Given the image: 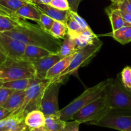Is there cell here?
Masks as SVG:
<instances>
[{
	"label": "cell",
	"mask_w": 131,
	"mask_h": 131,
	"mask_svg": "<svg viewBox=\"0 0 131 131\" xmlns=\"http://www.w3.org/2000/svg\"><path fill=\"white\" fill-rule=\"evenodd\" d=\"M3 33L23 42L26 46L33 45L44 47L54 54L58 53L63 42L61 39L52 37L40 26L27 21L12 30Z\"/></svg>",
	"instance_id": "1"
},
{
	"label": "cell",
	"mask_w": 131,
	"mask_h": 131,
	"mask_svg": "<svg viewBox=\"0 0 131 131\" xmlns=\"http://www.w3.org/2000/svg\"><path fill=\"white\" fill-rule=\"evenodd\" d=\"M108 81L109 79H106L86 89L81 95L72 101L67 106L60 110L57 113L64 121L72 120L74 115L79 110L103 94Z\"/></svg>",
	"instance_id": "2"
},
{
	"label": "cell",
	"mask_w": 131,
	"mask_h": 131,
	"mask_svg": "<svg viewBox=\"0 0 131 131\" xmlns=\"http://www.w3.org/2000/svg\"><path fill=\"white\" fill-rule=\"evenodd\" d=\"M26 78H35V70L32 62L23 59L7 58L0 65L1 83Z\"/></svg>",
	"instance_id": "3"
},
{
	"label": "cell",
	"mask_w": 131,
	"mask_h": 131,
	"mask_svg": "<svg viewBox=\"0 0 131 131\" xmlns=\"http://www.w3.org/2000/svg\"><path fill=\"white\" fill-rule=\"evenodd\" d=\"M105 94L112 110L131 111V90L124 85L120 75L109 79Z\"/></svg>",
	"instance_id": "4"
},
{
	"label": "cell",
	"mask_w": 131,
	"mask_h": 131,
	"mask_svg": "<svg viewBox=\"0 0 131 131\" xmlns=\"http://www.w3.org/2000/svg\"><path fill=\"white\" fill-rule=\"evenodd\" d=\"M102 46V42L99 40V39H97L92 44L78 50L69 67L57 78L53 80H50L51 82H58L62 83L66 78L70 76L71 74L76 72L79 68L89 63L91 60L99 52Z\"/></svg>",
	"instance_id": "5"
},
{
	"label": "cell",
	"mask_w": 131,
	"mask_h": 131,
	"mask_svg": "<svg viewBox=\"0 0 131 131\" xmlns=\"http://www.w3.org/2000/svg\"><path fill=\"white\" fill-rule=\"evenodd\" d=\"M111 110L104 90L103 94L76 113L72 120L81 124L87 123L92 125L93 122L99 121L106 116Z\"/></svg>",
	"instance_id": "6"
},
{
	"label": "cell",
	"mask_w": 131,
	"mask_h": 131,
	"mask_svg": "<svg viewBox=\"0 0 131 131\" xmlns=\"http://www.w3.org/2000/svg\"><path fill=\"white\" fill-rule=\"evenodd\" d=\"M50 80L35 79L31 85L26 90V96L24 102L17 113H20L25 116L33 110H41L42 98L45 90L49 84Z\"/></svg>",
	"instance_id": "7"
},
{
	"label": "cell",
	"mask_w": 131,
	"mask_h": 131,
	"mask_svg": "<svg viewBox=\"0 0 131 131\" xmlns=\"http://www.w3.org/2000/svg\"><path fill=\"white\" fill-rule=\"evenodd\" d=\"M92 125L120 131H131V111L111 109L106 116Z\"/></svg>",
	"instance_id": "8"
},
{
	"label": "cell",
	"mask_w": 131,
	"mask_h": 131,
	"mask_svg": "<svg viewBox=\"0 0 131 131\" xmlns=\"http://www.w3.org/2000/svg\"><path fill=\"white\" fill-rule=\"evenodd\" d=\"M61 84V83L50 81L49 84L45 90L41 105V111L45 116L54 115L60 111L58 93Z\"/></svg>",
	"instance_id": "9"
},
{
	"label": "cell",
	"mask_w": 131,
	"mask_h": 131,
	"mask_svg": "<svg viewBox=\"0 0 131 131\" xmlns=\"http://www.w3.org/2000/svg\"><path fill=\"white\" fill-rule=\"evenodd\" d=\"M0 43L5 50L8 58L23 59L26 48L25 43L3 33H0Z\"/></svg>",
	"instance_id": "10"
},
{
	"label": "cell",
	"mask_w": 131,
	"mask_h": 131,
	"mask_svg": "<svg viewBox=\"0 0 131 131\" xmlns=\"http://www.w3.org/2000/svg\"><path fill=\"white\" fill-rule=\"evenodd\" d=\"M25 117L20 113H13L0 121V131H29L25 123Z\"/></svg>",
	"instance_id": "11"
},
{
	"label": "cell",
	"mask_w": 131,
	"mask_h": 131,
	"mask_svg": "<svg viewBox=\"0 0 131 131\" xmlns=\"http://www.w3.org/2000/svg\"><path fill=\"white\" fill-rule=\"evenodd\" d=\"M61 57L58 53L52 54L43 58L33 62L35 70V78L40 80L46 79L49 70L55 63L60 61Z\"/></svg>",
	"instance_id": "12"
},
{
	"label": "cell",
	"mask_w": 131,
	"mask_h": 131,
	"mask_svg": "<svg viewBox=\"0 0 131 131\" xmlns=\"http://www.w3.org/2000/svg\"><path fill=\"white\" fill-rule=\"evenodd\" d=\"M31 3L34 4L42 12L47 14L55 20L61 21L65 24L68 15L70 13V10H58L48 4H43L38 2Z\"/></svg>",
	"instance_id": "13"
},
{
	"label": "cell",
	"mask_w": 131,
	"mask_h": 131,
	"mask_svg": "<svg viewBox=\"0 0 131 131\" xmlns=\"http://www.w3.org/2000/svg\"><path fill=\"white\" fill-rule=\"evenodd\" d=\"M52 54H54L53 52L44 47L33 45H27L23 59L33 63Z\"/></svg>",
	"instance_id": "14"
},
{
	"label": "cell",
	"mask_w": 131,
	"mask_h": 131,
	"mask_svg": "<svg viewBox=\"0 0 131 131\" xmlns=\"http://www.w3.org/2000/svg\"><path fill=\"white\" fill-rule=\"evenodd\" d=\"M42 12L31 2H29L18 9L15 13V15L23 19H29L40 23V15Z\"/></svg>",
	"instance_id": "15"
},
{
	"label": "cell",
	"mask_w": 131,
	"mask_h": 131,
	"mask_svg": "<svg viewBox=\"0 0 131 131\" xmlns=\"http://www.w3.org/2000/svg\"><path fill=\"white\" fill-rule=\"evenodd\" d=\"M26 22L24 19L15 15L0 14V33H5L21 26Z\"/></svg>",
	"instance_id": "16"
},
{
	"label": "cell",
	"mask_w": 131,
	"mask_h": 131,
	"mask_svg": "<svg viewBox=\"0 0 131 131\" xmlns=\"http://www.w3.org/2000/svg\"><path fill=\"white\" fill-rule=\"evenodd\" d=\"M106 12L110 19L112 31H116L122 27L131 24L124 20L120 14V10L118 8L115 3H113L110 7L106 8Z\"/></svg>",
	"instance_id": "17"
},
{
	"label": "cell",
	"mask_w": 131,
	"mask_h": 131,
	"mask_svg": "<svg viewBox=\"0 0 131 131\" xmlns=\"http://www.w3.org/2000/svg\"><path fill=\"white\" fill-rule=\"evenodd\" d=\"M76 52L66 57L63 58L56 63H55L47 72L46 79L51 81L53 80L54 79L57 78L61 73H62L69 67V64L75 56Z\"/></svg>",
	"instance_id": "18"
},
{
	"label": "cell",
	"mask_w": 131,
	"mask_h": 131,
	"mask_svg": "<svg viewBox=\"0 0 131 131\" xmlns=\"http://www.w3.org/2000/svg\"><path fill=\"white\" fill-rule=\"evenodd\" d=\"M25 96L26 91H14L3 107L14 113L20 108Z\"/></svg>",
	"instance_id": "19"
},
{
	"label": "cell",
	"mask_w": 131,
	"mask_h": 131,
	"mask_svg": "<svg viewBox=\"0 0 131 131\" xmlns=\"http://www.w3.org/2000/svg\"><path fill=\"white\" fill-rule=\"evenodd\" d=\"M73 39L74 40L78 49L83 48L94 43L99 39L97 35L95 34L91 29H84L81 33L77 35Z\"/></svg>",
	"instance_id": "20"
},
{
	"label": "cell",
	"mask_w": 131,
	"mask_h": 131,
	"mask_svg": "<svg viewBox=\"0 0 131 131\" xmlns=\"http://www.w3.org/2000/svg\"><path fill=\"white\" fill-rule=\"evenodd\" d=\"M45 120L46 116L41 110L30 111L25 117V123L29 129L44 126Z\"/></svg>",
	"instance_id": "21"
},
{
	"label": "cell",
	"mask_w": 131,
	"mask_h": 131,
	"mask_svg": "<svg viewBox=\"0 0 131 131\" xmlns=\"http://www.w3.org/2000/svg\"><path fill=\"white\" fill-rule=\"evenodd\" d=\"M35 78H26V79H17L10 81L2 83L1 86L10 88L14 91H26L34 82Z\"/></svg>",
	"instance_id": "22"
},
{
	"label": "cell",
	"mask_w": 131,
	"mask_h": 131,
	"mask_svg": "<svg viewBox=\"0 0 131 131\" xmlns=\"http://www.w3.org/2000/svg\"><path fill=\"white\" fill-rule=\"evenodd\" d=\"M67 122L64 121L58 113L46 116L45 126L49 131H60L65 127Z\"/></svg>",
	"instance_id": "23"
},
{
	"label": "cell",
	"mask_w": 131,
	"mask_h": 131,
	"mask_svg": "<svg viewBox=\"0 0 131 131\" xmlns=\"http://www.w3.org/2000/svg\"><path fill=\"white\" fill-rule=\"evenodd\" d=\"M78 51V49L74 42V40L67 34L63 40L60 51L58 52V54L61 56V58H63L74 53Z\"/></svg>",
	"instance_id": "24"
},
{
	"label": "cell",
	"mask_w": 131,
	"mask_h": 131,
	"mask_svg": "<svg viewBox=\"0 0 131 131\" xmlns=\"http://www.w3.org/2000/svg\"><path fill=\"white\" fill-rule=\"evenodd\" d=\"M65 24L67 28V34L72 38H74L77 35L81 33L84 30L78 24L75 19L73 17L72 15L70 14V11L67 17Z\"/></svg>",
	"instance_id": "25"
},
{
	"label": "cell",
	"mask_w": 131,
	"mask_h": 131,
	"mask_svg": "<svg viewBox=\"0 0 131 131\" xmlns=\"http://www.w3.org/2000/svg\"><path fill=\"white\" fill-rule=\"evenodd\" d=\"M49 33L51 35L58 39H64L67 35V28L65 23L58 20H54L50 30Z\"/></svg>",
	"instance_id": "26"
},
{
	"label": "cell",
	"mask_w": 131,
	"mask_h": 131,
	"mask_svg": "<svg viewBox=\"0 0 131 131\" xmlns=\"http://www.w3.org/2000/svg\"><path fill=\"white\" fill-rule=\"evenodd\" d=\"M54 20V19L47 15V14L42 12L40 15V23L38 24H39V26H40L42 29L49 33Z\"/></svg>",
	"instance_id": "27"
},
{
	"label": "cell",
	"mask_w": 131,
	"mask_h": 131,
	"mask_svg": "<svg viewBox=\"0 0 131 131\" xmlns=\"http://www.w3.org/2000/svg\"><path fill=\"white\" fill-rule=\"evenodd\" d=\"M120 78L124 85L128 89L131 90V67H125L120 73Z\"/></svg>",
	"instance_id": "28"
},
{
	"label": "cell",
	"mask_w": 131,
	"mask_h": 131,
	"mask_svg": "<svg viewBox=\"0 0 131 131\" xmlns=\"http://www.w3.org/2000/svg\"><path fill=\"white\" fill-rule=\"evenodd\" d=\"M122 45L131 42V24L123 27V32L121 35L116 39Z\"/></svg>",
	"instance_id": "29"
},
{
	"label": "cell",
	"mask_w": 131,
	"mask_h": 131,
	"mask_svg": "<svg viewBox=\"0 0 131 131\" xmlns=\"http://www.w3.org/2000/svg\"><path fill=\"white\" fill-rule=\"evenodd\" d=\"M14 92V90L5 88L1 86H0V107L3 106Z\"/></svg>",
	"instance_id": "30"
},
{
	"label": "cell",
	"mask_w": 131,
	"mask_h": 131,
	"mask_svg": "<svg viewBox=\"0 0 131 131\" xmlns=\"http://www.w3.org/2000/svg\"><path fill=\"white\" fill-rule=\"evenodd\" d=\"M49 5L58 10H70V6L67 0H51Z\"/></svg>",
	"instance_id": "31"
},
{
	"label": "cell",
	"mask_w": 131,
	"mask_h": 131,
	"mask_svg": "<svg viewBox=\"0 0 131 131\" xmlns=\"http://www.w3.org/2000/svg\"><path fill=\"white\" fill-rule=\"evenodd\" d=\"M81 123L76 120L67 121L66 122L65 127L60 131H79V125Z\"/></svg>",
	"instance_id": "32"
},
{
	"label": "cell",
	"mask_w": 131,
	"mask_h": 131,
	"mask_svg": "<svg viewBox=\"0 0 131 131\" xmlns=\"http://www.w3.org/2000/svg\"><path fill=\"white\" fill-rule=\"evenodd\" d=\"M70 14H71V15H72L73 17L75 19V20L78 22V24L81 26V27L82 28H83L84 29H91L90 27L89 26V25H88V23H86V21L83 17H81L78 14V12H74L70 11Z\"/></svg>",
	"instance_id": "33"
},
{
	"label": "cell",
	"mask_w": 131,
	"mask_h": 131,
	"mask_svg": "<svg viewBox=\"0 0 131 131\" xmlns=\"http://www.w3.org/2000/svg\"><path fill=\"white\" fill-rule=\"evenodd\" d=\"M116 5L120 10L131 14V0H122Z\"/></svg>",
	"instance_id": "34"
},
{
	"label": "cell",
	"mask_w": 131,
	"mask_h": 131,
	"mask_svg": "<svg viewBox=\"0 0 131 131\" xmlns=\"http://www.w3.org/2000/svg\"><path fill=\"white\" fill-rule=\"evenodd\" d=\"M70 6V11L78 12L79 5L82 0H67Z\"/></svg>",
	"instance_id": "35"
},
{
	"label": "cell",
	"mask_w": 131,
	"mask_h": 131,
	"mask_svg": "<svg viewBox=\"0 0 131 131\" xmlns=\"http://www.w3.org/2000/svg\"><path fill=\"white\" fill-rule=\"evenodd\" d=\"M12 114L13 113L7 109L5 108L4 107H0V121L6 118Z\"/></svg>",
	"instance_id": "36"
},
{
	"label": "cell",
	"mask_w": 131,
	"mask_h": 131,
	"mask_svg": "<svg viewBox=\"0 0 131 131\" xmlns=\"http://www.w3.org/2000/svg\"><path fill=\"white\" fill-rule=\"evenodd\" d=\"M7 58V55H6L5 50H4L2 46H1V44L0 43V65H2V64L6 61Z\"/></svg>",
	"instance_id": "37"
},
{
	"label": "cell",
	"mask_w": 131,
	"mask_h": 131,
	"mask_svg": "<svg viewBox=\"0 0 131 131\" xmlns=\"http://www.w3.org/2000/svg\"><path fill=\"white\" fill-rule=\"evenodd\" d=\"M120 12L124 20L129 24H131V14L122 11V10H120Z\"/></svg>",
	"instance_id": "38"
},
{
	"label": "cell",
	"mask_w": 131,
	"mask_h": 131,
	"mask_svg": "<svg viewBox=\"0 0 131 131\" xmlns=\"http://www.w3.org/2000/svg\"><path fill=\"white\" fill-rule=\"evenodd\" d=\"M29 131H49V130L44 125V126L40 127H37V128H31V129H29Z\"/></svg>",
	"instance_id": "39"
},
{
	"label": "cell",
	"mask_w": 131,
	"mask_h": 131,
	"mask_svg": "<svg viewBox=\"0 0 131 131\" xmlns=\"http://www.w3.org/2000/svg\"><path fill=\"white\" fill-rule=\"evenodd\" d=\"M111 1H112L113 3H115V4H118L120 2H121L122 0H111Z\"/></svg>",
	"instance_id": "40"
},
{
	"label": "cell",
	"mask_w": 131,
	"mask_h": 131,
	"mask_svg": "<svg viewBox=\"0 0 131 131\" xmlns=\"http://www.w3.org/2000/svg\"><path fill=\"white\" fill-rule=\"evenodd\" d=\"M1 84H2V83H1V82H0V86H1Z\"/></svg>",
	"instance_id": "41"
},
{
	"label": "cell",
	"mask_w": 131,
	"mask_h": 131,
	"mask_svg": "<svg viewBox=\"0 0 131 131\" xmlns=\"http://www.w3.org/2000/svg\"><path fill=\"white\" fill-rule=\"evenodd\" d=\"M26 1H29V2H31V0H26Z\"/></svg>",
	"instance_id": "42"
}]
</instances>
